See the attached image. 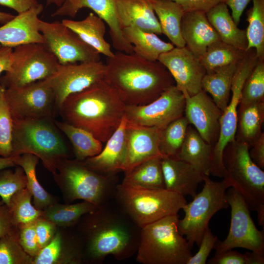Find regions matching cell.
Here are the masks:
<instances>
[{
  "label": "cell",
  "instance_id": "obj_6",
  "mask_svg": "<svg viewBox=\"0 0 264 264\" xmlns=\"http://www.w3.org/2000/svg\"><path fill=\"white\" fill-rule=\"evenodd\" d=\"M113 200L141 228L177 214L187 203L184 196L166 189L141 188L122 183L117 186Z\"/></svg>",
  "mask_w": 264,
  "mask_h": 264
},
{
  "label": "cell",
  "instance_id": "obj_60",
  "mask_svg": "<svg viewBox=\"0 0 264 264\" xmlns=\"http://www.w3.org/2000/svg\"><path fill=\"white\" fill-rule=\"evenodd\" d=\"M4 203L3 202V201H2V200L1 199V198H0V206L1 205H2V204H3Z\"/></svg>",
  "mask_w": 264,
  "mask_h": 264
},
{
  "label": "cell",
  "instance_id": "obj_45",
  "mask_svg": "<svg viewBox=\"0 0 264 264\" xmlns=\"http://www.w3.org/2000/svg\"><path fill=\"white\" fill-rule=\"evenodd\" d=\"M27 186V178L23 169L17 166L14 171L4 169L0 172V198L7 206L12 197Z\"/></svg>",
  "mask_w": 264,
  "mask_h": 264
},
{
  "label": "cell",
  "instance_id": "obj_33",
  "mask_svg": "<svg viewBox=\"0 0 264 264\" xmlns=\"http://www.w3.org/2000/svg\"><path fill=\"white\" fill-rule=\"evenodd\" d=\"M156 156L145 160L124 172L122 184L145 189H165L161 158Z\"/></svg>",
  "mask_w": 264,
  "mask_h": 264
},
{
  "label": "cell",
  "instance_id": "obj_4",
  "mask_svg": "<svg viewBox=\"0 0 264 264\" xmlns=\"http://www.w3.org/2000/svg\"><path fill=\"white\" fill-rule=\"evenodd\" d=\"M12 156L30 154L54 175L68 150L60 131L50 118L13 119Z\"/></svg>",
  "mask_w": 264,
  "mask_h": 264
},
{
  "label": "cell",
  "instance_id": "obj_56",
  "mask_svg": "<svg viewBox=\"0 0 264 264\" xmlns=\"http://www.w3.org/2000/svg\"><path fill=\"white\" fill-rule=\"evenodd\" d=\"M13 49L0 44V75L3 71H8L10 68Z\"/></svg>",
  "mask_w": 264,
  "mask_h": 264
},
{
  "label": "cell",
  "instance_id": "obj_12",
  "mask_svg": "<svg viewBox=\"0 0 264 264\" xmlns=\"http://www.w3.org/2000/svg\"><path fill=\"white\" fill-rule=\"evenodd\" d=\"M231 208V222L228 234L222 241L217 240L216 253L240 247L264 256V229L258 230L250 216L249 208L243 197L231 187L226 192Z\"/></svg>",
  "mask_w": 264,
  "mask_h": 264
},
{
  "label": "cell",
  "instance_id": "obj_35",
  "mask_svg": "<svg viewBox=\"0 0 264 264\" xmlns=\"http://www.w3.org/2000/svg\"><path fill=\"white\" fill-rule=\"evenodd\" d=\"M39 159L33 154H24L17 156L15 164L21 166L24 171L27 178L26 188L33 197L34 207L43 211L56 202L52 195L44 189L37 179L36 167Z\"/></svg>",
  "mask_w": 264,
  "mask_h": 264
},
{
  "label": "cell",
  "instance_id": "obj_54",
  "mask_svg": "<svg viewBox=\"0 0 264 264\" xmlns=\"http://www.w3.org/2000/svg\"><path fill=\"white\" fill-rule=\"evenodd\" d=\"M252 0H225L224 3L231 10V14L237 25L239 24L241 17Z\"/></svg>",
  "mask_w": 264,
  "mask_h": 264
},
{
  "label": "cell",
  "instance_id": "obj_46",
  "mask_svg": "<svg viewBox=\"0 0 264 264\" xmlns=\"http://www.w3.org/2000/svg\"><path fill=\"white\" fill-rule=\"evenodd\" d=\"M208 264H264V256L256 253L246 252L242 254L238 251L228 250L215 253L207 261Z\"/></svg>",
  "mask_w": 264,
  "mask_h": 264
},
{
  "label": "cell",
  "instance_id": "obj_28",
  "mask_svg": "<svg viewBox=\"0 0 264 264\" xmlns=\"http://www.w3.org/2000/svg\"><path fill=\"white\" fill-rule=\"evenodd\" d=\"M88 8L109 27L113 47L119 51L133 53V46L123 35L117 15L116 0H80L78 8Z\"/></svg>",
  "mask_w": 264,
  "mask_h": 264
},
{
  "label": "cell",
  "instance_id": "obj_2",
  "mask_svg": "<svg viewBox=\"0 0 264 264\" xmlns=\"http://www.w3.org/2000/svg\"><path fill=\"white\" fill-rule=\"evenodd\" d=\"M104 79L117 92L126 106L147 104L175 85L159 61H150L134 53L117 51L107 57Z\"/></svg>",
  "mask_w": 264,
  "mask_h": 264
},
{
  "label": "cell",
  "instance_id": "obj_26",
  "mask_svg": "<svg viewBox=\"0 0 264 264\" xmlns=\"http://www.w3.org/2000/svg\"><path fill=\"white\" fill-rule=\"evenodd\" d=\"M61 22L100 54L107 57L114 55L110 44L105 39L106 30L105 22L95 14L90 12L81 21L63 19Z\"/></svg>",
  "mask_w": 264,
  "mask_h": 264
},
{
  "label": "cell",
  "instance_id": "obj_11",
  "mask_svg": "<svg viewBox=\"0 0 264 264\" xmlns=\"http://www.w3.org/2000/svg\"><path fill=\"white\" fill-rule=\"evenodd\" d=\"M258 60L255 49L246 50L235 72L231 89V96L220 119V129L217 141L213 146L210 175L223 178L226 170L223 163V153L227 145L235 140L238 109L245 80Z\"/></svg>",
  "mask_w": 264,
  "mask_h": 264
},
{
  "label": "cell",
  "instance_id": "obj_31",
  "mask_svg": "<svg viewBox=\"0 0 264 264\" xmlns=\"http://www.w3.org/2000/svg\"><path fill=\"white\" fill-rule=\"evenodd\" d=\"M264 102L239 105L235 140L251 146L263 133Z\"/></svg>",
  "mask_w": 264,
  "mask_h": 264
},
{
  "label": "cell",
  "instance_id": "obj_17",
  "mask_svg": "<svg viewBox=\"0 0 264 264\" xmlns=\"http://www.w3.org/2000/svg\"><path fill=\"white\" fill-rule=\"evenodd\" d=\"M157 61L168 70L184 95L191 96L202 90L206 70L199 58L186 46L174 47L161 54Z\"/></svg>",
  "mask_w": 264,
  "mask_h": 264
},
{
  "label": "cell",
  "instance_id": "obj_21",
  "mask_svg": "<svg viewBox=\"0 0 264 264\" xmlns=\"http://www.w3.org/2000/svg\"><path fill=\"white\" fill-rule=\"evenodd\" d=\"M127 124L124 116L118 128L106 142L105 147L98 154L83 161L84 164L104 176L116 175L123 171L126 157Z\"/></svg>",
  "mask_w": 264,
  "mask_h": 264
},
{
  "label": "cell",
  "instance_id": "obj_25",
  "mask_svg": "<svg viewBox=\"0 0 264 264\" xmlns=\"http://www.w3.org/2000/svg\"><path fill=\"white\" fill-rule=\"evenodd\" d=\"M213 148V146L206 142L189 125L176 158L193 166L202 175L209 176Z\"/></svg>",
  "mask_w": 264,
  "mask_h": 264
},
{
  "label": "cell",
  "instance_id": "obj_53",
  "mask_svg": "<svg viewBox=\"0 0 264 264\" xmlns=\"http://www.w3.org/2000/svg\"><path fill=\"white\" fill-rule=\"evenodd\" d=\"M15 227L8 206L2 204L0 206V238L12 231Z\"/></svg>",
  "mask_w": 264,
  "mask_h": 264
},
{
  "label": "cell",
  "instance_id": "obj_59",
  "mask_svg": "<svg viewBox=\"0 0 264 264\" xmlns=\"http://www.w3.org/2000/svg\"><path fill=\"white\" fill-rule=\"evenodd\" d=\"M46 1L47 5L53 4L60 7L63 3L64 0H46Z\"/></svg>",
  "mask_w": 264,
  "mask_h": 264
},
{
  "label": "cell",
  "instance_id": "obj_16",
  "mask_svg": "<svg viewBox=\"0 0 264 264\" xmlns=\"http://www.w3.org/2000/svg\"><path fill=\"white\" fill-rule=\"evenodd\" d=\"M106 70V64L101 60L59 64L56 71L44 81L52 89L58 110L68 96L104 79Z\"/></svg>",
  "mask_w": 264,
  "mask_h": 264
},
{
  "label": "cell",
  "instance_id": "obj_10",
  "mask_svg": "<svg viewBox=\"0 0 264 264\" xmlns=\"http://www.w3.org/2000/svg\"><path fill=\"white\" fill-rule=\"evenodd\" d=\"M59 62L44 43H28L14 47L9 70L0 78L4 88L21 87L51 76Z\"/></svg>",
  "mask_w": 264,
  "mask_h": 264
},
{
  "label": "cell",
  "instance_id": "obj_34",
  "mask_svg": "<svg viewBox=\"0 0 264 264\" xmlns=\"http://www.w3.org/2000/svg\"><path fill=\"white\" fill-rule=\"evenodd\" d=\"M55 124L71 142L76 160L83 161L102 151L103 143L87 131L64 121L55 120Z\"/></svg>",
  "mask_w": 264,
  "mask_h": 264
},
{
  "label": "cell",
  "instance_id": "obj_52",
  "mask_svg": "<svg viewBox=\"0 0 264 264\" xmlns=\"http://www.w3.org/2000/svg\"><path fill=\"white\" fill-rule=\"evenodd\" d=\"M39 3L37 0H0V5L11 8L18 14L25 12Z\"/></svg>",
  "mask_w": 264,
  "mask_h": 264
},
{
  "label": "cell",
  "instance_id": "obj_24",
  "mask_svg": "<svg viewBox=\"0 0 264 264\" xmlns=\"http://www.w3.org/2000/svg\"><path fill=\"white\" fill-rule=\"evenodd\" d=\"M116 5L122 29L134 27L157 35L162 34L151 0H116Z\"/></svg>",
  "mask_w": 264,
  "mask_h": 264
},
{
  "label": "cell",
  "instance_id": "obj_18",
  "mask_svg": "<svg viewBox=\"0 0 264 264\" xmlns=\"http://www.w3.org/2000/svg\"><path fill=\"white\" fill-rule=\"evenodd\" d=\"M184 96V116L202 138L214 146L219 137L222 111L202 89L193 96Z\"/></svg>",
  "mask_w": 264,
  "mask_h": 264
},
{
  "label": "cell",
  "instance_id": "obj_50",
  "mask_svg": "<svg viewBox=\"0 0 264 264\" xmlns=\"http://www.w3.org/2000/svg\"><path fill=\"white\" fill-rule=\"evenodd\" d=\"M182 6L185 12L199 11L207 12L225 0H171Z\"/></svg>",
  "mask_w": 264,
  "mask_h": 264
},
{
  "label": "cell",
  "instance_id": "obj_9",
  "mask_svg": "<svg viewBox=\"0 0 264 264\" xmlns=\"http://www.w3.org/2000/svg\"><path fill=\"white\" fill-rule=\"evenodd\" d=\"M203 182L201 191L182 209L185 215L178 220V231L182 236H186L191 249L195 243L199 246L214 215L229 206L226 190L230 186L225 179L220 182L214 181L209 176L204 175Z\"/></svg>",
  "mask_w": 264,
  "mask_h": 264
},
{
  "label": "cell",
  "instance_id": "obj_48",
  "mask_svg": "<svg viewBox=\"0 0 264 264\" xmlns=\"http://www.w3.org/2000/svg\"><path fill=\"white\" fill-rule=\"evenodd\" d=\"M218 240L217 237L213 235L208 226L204 232L198 251L190 257L186 264H206L210 253Z\"/></svg>",
  "mask_w": 264,
  "mask_h": 264
},
{
  "label": "cell",
  "instance_id": "obj_1",
  "mask_svg": "<svg viewBox=\"0 0 264 264\" xmlns=\"http://www.w3.org/2000/svg\"><path fill=\"white\" fill-rule=\"evenodd\" d=\"M78 222L82 262L102 264L109 255L123 261L136 254L141 228L113 199L84 215Z\"/></svg>",
  "mask_w": 264,
  "mask_h": 264
},
{
  "label": "cell",
  "instance_id": "obj_8",
  "mask_svg": "<svg viewBox=\"0 0 264 264\" xmlns=\"http://www.w3.org/2000/svg\"><path fill=\"white\" fill-rule=\"evenodd\" d=\"M53 176L68 201L82 199L97 207L113 199L118 184L117 175H101L76 159L61 160Z\"/></svg>",
  "mask_w": 264,
  "mask_h": 264
},
{
  "label": "cell",
  "instance_id": "obj_44",
  "mask_svg": "<svg viewBox=\"0 0 264 264\" xmlns=\"http://www.w3.org/2000/svg\"><path fill=\"white\" fill-rule=\"evenodd\" d=\"M5 88L0 85V156H12L13 118L6 100Z\"/></svg>",
  "mask_w": 264,
  "mask_h": 264
},
{
  "label": "cell",
  "instance_id": "obj_13",
  "mask_svg": "<svg viewBox=\"0 0 264 264\" xmlns=\"http://www.w3.org/2000/svg\"><path fill=\"white\" fill-rule=\"evenodd\" d=\"M185 106V96L174 85L147 104L126 106L125 117L132 125L162 130L184 115Z\"/></svg>",
  "mask_w": 264,
  "mask_h": 264
},
{
  "label": "cell",
  "instance_id": "obj_32",
  "mask_svg": "<svg viewBox=\"0 0 264 264\" xmlns=\"http://www.w3.org/2000/svg\"><path fill=\"white\" fill-rule=\"evenodd\" d=\"M238 64L218 67L206 72L202 80V89L211 95L222 112L230 100L232 81Z\"/></svg>",
  "mask_w": 264,
  "mask_h": 264
},
{
  "label": "cell",
  "instance_id": "obj_14",
  "mask_svg": "<svg viewBox=\"0 0 264 264\" xmlns=\"http://www.w3.org/2000/svg\"><path fill=\"white\" fill-rule=\"evenodd\" d=\"M39 29L44 43L61 65L99 61L100 54L62 22L40 20Z\"/></svg>",
  "mask_w": 264,
  "mask_h": 264
},
{
  "label": "cell",
  "instance_id": "obj_47",
  "mask_svg": "<svg viewBox=\"0 0 264 264\" xmlns=\"http://www.w3.org/2000/svg\"><path fill=\"white\" fill-rule=\"evenodd\" d=\"M19 242L24 251L32 258L40 250L35 231V221L17 226Z\"/></svg>",
  "mask_w": 264,
  "mask_h": 264
},
{
  "label": "cell",
  "instance_id": "obj_43",
  "mask_svg": "<svg viewBox=\"0 0 264 264\" xmlns=\"http://www.w3.org/2000/svg\"><path fill=\"white\" fill-rule=\"evenodd\" d=\"M264 102V60H258L243 84L239 105Z\"/></svg>",
  "mask_w": 264,
  "mask_h": 264
},
{
  "label": "cell",
  "instance_id": "obj_22",
  "mask_svg": "<svg viewBox=\"0 0 264 264\" xmlns=\"http://www.w3.org/2000/svg\"><path fill=\"white\" fill-rule=\"evenodd\" d=\"M161 167L165 189L183 196L197 195L198 184L204 175L190 164L176 157L163 156Z\"/></svg>",
  "mask_w": 264,
  "mask_h": 264
},
{
  "label": "cell",
  "instance_id": "obj_57",
  "mask_svg": "<svg viewBox=\"0 0 264 264\" xmlns=\"http://www.w3.org/2000/svg\"><path fill=\"white\" fill-rule=\"evenodd\" d=\"M17 156L7 157L0 156V171L3 169L16 166L15 161Z\"/></svg>",
  "mask_w": 264,
  "mask_h": 264
},
{
  "label": "cell",
  "instance_id": "obj_19",
  "mask_svg": "<svg viewBox=\"0 0 264 264\" xmlns=\"http://www.w3.org/2000/svg\"><path fill=\"white\" fill-rule=\"evenodd\" d=\"M43 5H38L22 13L0 27V44L14 48L28 43H44L39 29V18Z\"/></svg>",
  "mask_w": 264,
  "mask_h": 264
},
{
  "label": "cell",
  "instance_id": "obj_3",
  "mask_svg": "<svg viewBox=\"0 0 264 264\" xmlns=\"http://www.w3.org/2000/svg\"><path fill=\"white\" fill-rule=\"evenodd\" d=\"M126 107L116 90L103 79L68 96L58 110L63 121L104 143L120 125Z\"/></svg>",
  "mask_w": 264,
  "mask_h": 264
},
{
  "label": "cell",
  "instance_id": "obj_30",
  "mask_svg": "<svg viewBox=\"0 0 264 264\" xmlns=\"http://www.w3.org/2000/svg\"><path fill=\"white\" fill-rule=\"evenodd\" d=\"M122 30L125 39L133 46V53L148 61H157L161 54L175 47L172 44L164 42L154 33L134 27H125Z\"/></svg>",
  "mask_w": 264,
  "mask_h": 264
},
{
  "label": "cell",
  "instance_id": "obj_7",
  "mask_svg": "<svg viewBox=\"0 0 264 264\" xmlns=\"http://www.w3.org/2000/svg\"><path fill=\"white\" fill-rule=\"evenodd\" d=\"M250 146L235 140L223 153L226 170L223 178L244 198L250 209L256 212L259 224L264 228V172L251 159Z\"/></svg>",
  "mask_w": 264,
  "mask_h": 264
},
{
  "label": "cell",
  "instance_id": "obj_55",
  "mask_svg": "<svg viewBox=\"0 0 264 264\" xmlns=\"http://www.w3.org/2000/svg\"><path fill=\"white\" fill-rule=\"evenodd\" d=\"M80 0H64L62 5L52 14V16H67L74 17L79 10Z\"/></svg>",
  "mask_w": 264,
  "mask_h": 264
},
{
  "label": "cell",
  "instance_id": "obj_49",
  "mask_svg": "<svg viewBox=\"0 0 264 264\" xmlns=\"http://www.w3.org/2000/svg\"><path fill=\"white\" fill-rule=\"evenodd\" d=\"M56 225L42 217L35 220V231L40 249L48 244L56 233Z\"/></svg>",
  "mask_w": 264,
  "mask_h": 264
},
{
  "label": "cell",
  "instance_id": "obj_41",
  "mask_svg": "<svg viewBox=\"0 0 264 264\" xmlns=\"http://www.w3.org/2000/svg\"><path fill=\"white\" fill-rule=\"evenodd\" d=\"M189 125L184 115L161 130L159 149L163 156L176 157L183 142Z\"/></svg>",
  "mask_w": 264,
  "mask_h": 264
},
{
  "label": "cell",
  "instance_id": "obj_27",
  "mask_svg": "<svg viewBox=\"0 0 264 264\" xmlns=\"http://www.w3.org/2000/svg\"><path fill=\"white\" fill-rule=\"evenodd\" d=\"M206 15L221 41L246 50L248 43L246 30L238 27L224 2L211 8L206 12Z\"/></svg>",
  "mask_w": 264,
  "mask_h": 264
},
{
  "label": "cell",
  "instance_id": "obj_37",
  "mask_svg": "<svg viewBox=\"0 0 264 264\" xmlns=\"http://www.w3.org/2000/svg\"><path fill=\"white\" fill-rule=\"evenodd\" d=\"M245 51L220 40L211 44L199 59L206 72H208L218 67L239 63Z\"/></svg>",
  "mask_w": 264,
  "mask_h": 264
},
{
  "label": "cell",
  "instance_id": "obj_15",
  "mask_svg": "<svg viewBox=\"0 0 264 264\" xmlns=\"http://www.w3.org/2000/svg\"><path fill=\"white\" fill-rule=\"evenodd\" d=\"M4 94L13 119H54L57 109L54 95L44 80L5 88Z\"/></svg>",
  "mask_w": 264,
  "mask_h": 264
},
{
  "label": "cell",
  "instance_id": "obj_51",
  "mask_svg": "<svg viewBox=\"0 0 264 264\" xmlns=\"http://www.w3.org/2000/svg\"><path fill=\"white\" fill-rule=\"evenodd\" d=\"M252 148L249 151L250 156L260 168H264V133L252 144Z\"/></svg>",
  "mask_w": 264,
  "mask_h": 264
},
{
  "label": "cell",
  "instance_id": "obj_5",
  "mask_svg": "<svg viewBox=\"0 0 264 264\" xmlns=\"http://www.w3.org/2000/svg\"><path fill=\"white\" fill-rule=\"evenodd\" d=\"M178 214L164 217L141 229L136 261L142 264H186L192 256L178 230Z\"/></svg>",
  "mask_w": 264,
  "mask_h": 264
},
{
  "label": "cell",
  "instance_id": "obj_23",
  "mask_svg": "<svg viewBox=\"0 0 264 264\" xmlns=\"http://www.w3.org/2000/svg\"><path fill=\"white\" fill-rule=\"evenodd\" d=\"M181 32L185 46L198 58L211 44L220 40L206 13L202 11L185 12L181 20Z\"/></svg>",
  "mask_w": 264,
  "mask_h": 264
},
{
  "label": "cell",
  "instance_id": "obj_58",
  "mask_svg": "<svg viewBox=\"0 0 264 264\" xmlns=\"http://www.w3.org/2000/svg\"><path fill=\"white\" fill-rule=\"evenodd\" d=\"M15 16L9 13L0 11V23L4 24L13 19Z\"/></svg>",
  "mask_w": 264,
  "mask_h": 264
},
{
  "label": "cell",
  "instance_id": "obj_36",
  "mask_svg": "<svg viewBox=\"0 0 264 264\" xmlns=\"http://www.w3.org/2000/svg\"><path fill=\"white\" fill-rule=\"evenodd\" d=\"M98 207L84 200L70 204L55 203L43 210L42 217L56 226L68 227L76 224L84 215L95 211Z\"/></svg>",
  "mask_w": 264,
  "mask_h": 264
},
{
  "label": "cell",
  "instance_id": "obj_20",
  "mask_svg": "<svg viewBox=\"0 0 264 264\" xmlns=\"http://www.w3.org/2000/svg\"><path fill=\"white\" fill-rule=\"evenodd\" d=\"M161 130L127 122L126 129V157L123 172L150 158L163 156L159 149Z\"/></svg>",
  "mask_w": 264,
  "mask_h": 264
},
{
  "label": "cell",
  "instance_id": "obj_39",
  "mask_svg": "<svg viewBox=\"0 0 264 264\" xmlns=\"http://www.w3.org/2000/svg\"><path fill=\"white\" fill-rule=\"evenodd\" d=\"M63 263L78 264L82 262L80 249L64 250L62 237L60 232H56L51 241L40 249L33 258V264H55Z\"/></svg>",
  "mask_w": 264,
  "mask_h": 264
},
{
  "label": "cell",
  "instance_id": "obj_38",
  "mask_svg": "<svg viewBox=\"0 0 264 264\" xmlns=\"http://www.w3.org/2000/svg\"><path fill=\"white\" fill-rule=\"evenodd\" d=\"M252 0V6L246 12V50L255 49L258 58L264 60V0Z\"/></svg>",
  "mask_w": 264,
  "mask_h": 264
},
{
  "label": "cell",
  "instance_id": "obj_29",
  "mask_svg": "<svg viewBox=\"0 0 264 264\" xmlns=\"http://www.w3.org/2000/svg\"><path fill=\"white\" fill-rule=\"evenodd\" d=\"M162 31L176 47L185 46L181 32L185 11L181 5L171 0H151Z\"/></svg>",
  "mask_w": 264,
  "mask_h": 264
},
{
  "label": "cell",
  "instance_id": "obj_40",
  "mask_svg": "<svg viewBox=\"0 0 264 264\" xmlns=\"http://www.w3.org/2000/svg\"><path fill=\"white\" fill-rule=\"evenodd\" d=\"M32 194L26 187L17 192L11 198L7 206L15 226L34 221L42 216L43 211L32 205Z\"/></svg>",
  "mask_w": 264,
  "mask_h": 264
},
{
  "label": "cell",
  "instance_id": "obj_42",
  "mask_svg": "<svg viewBox=\"0 0 264 264\" xmlns=\"http://www.w3.org/2000/svg\"><path fill=\"white\" fill-rule=\"evenodd\" d=\"M0 264H33L19 242L17 227L0 238Z\"/></svg>",
  "mask_w": 264,
  "mask_h": 264
}]
</instances>
